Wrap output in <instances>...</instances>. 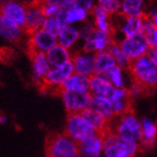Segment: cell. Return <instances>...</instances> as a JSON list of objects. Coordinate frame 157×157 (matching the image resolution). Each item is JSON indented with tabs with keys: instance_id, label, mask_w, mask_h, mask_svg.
Wrapping results in <instances>:
<instances>
[{
	"instance_id": "6da1fadb",
	"label": "cell",
	"mask_w": 157,
	"mask_h": 157,
	"mask_svg": "<svg viewBox=\"0 0 157 157\" xmlns=\"http://www.w3.org/2000/svg\"><path fill=\"white\" fill-rule=\"evenodd\" d=\"M109 132L119 138L139 143L141 137V121L133 111L115 117L109 122Z\"/></svg>"
},
{
	"instance_id": "7a4b0ae2",
	"label": "cell",
	"mask_w": 157,
	"mask_h": 157,
	"mask_svg": "<svg viewBox=\"0 0 157 157\" xmlns=\"http://www.w3.org/2000/svg\"><path fill=\"white\" fill-rule=\"evenodd\" d=\"M128 73L133 81L145 89L157 88V68L147 55L131 61Z\"/></svg>"
},
{
	"instance_id": "3957f363",
	"label": "cell",
	"mask_w": 157,
	"mask_h": 157,
	"mask_svg": "<svg viewBox=\"0 0 157 157\" xmlns=\"http://www.w3.org/2000/svg\"><path fill=\"white\" fill-rule=\"evenodd\" d=\"M46 157H81L77 143L63 134L48 136L45 143Z\"/></svg>"
},
{
	"instance_id": "277c9868",
	"label": "cell",
	"mask_w": 157,
	"mask_h": 157,
	"mask_svg": "<svg viewBox=\"0 0 157 157\" xmlns=\"http://www.w3.org/2000/svg\"><path fill=\"white\" fill-rule=\"evenodd\" d=\"M139 151L138 143L122 140L109 131L104 134L103 157H136Z\"/></svg>"
},
{
	"instance_id": "5b68a950",
	"label": "cell",
	"mask_w": 157,
	"mask_h": 157,
	"mask_svg": "<svg viewBox=\"0 0 157 157\" xmlns=\"http://www.w3.org/2000/svg\"><path fill=\"white\" fill-rule=\"evenodd\" d=\"M64 134L76 143H79L96 133L84 120L81 114H68L65 121Z\"/></svg>"
},
{
	"instance_id": "8992f818",
	"label": "cell",
	"mask_w": 157,
	"mask_h": 157,
	"mask_svg": "<svg viewBox=\"0 0 157 157\" xmlns=\"http://www.w3.org/2000/svg\"><path fill=\"white\" fill-rule=\"evenodd\" d=\"M59 94L68 114H81L90 106L91 95L90 92H71L60 90Z\"/></svg>"
},
{
	"instance_id": "52a82bcc",
	"label": "cell",
	"mask_w": 157,
	"mask_h": 157,
	"mask_svg": "<svg viewBox=\"0 0 157 157\" xmlns=\"http://www.w3.org/2000/svg\"><path fill=\"white\" fill-rule=\"evenodd\" d=\"M117 42L130 61L146 56L150 50L145 37L141 33L132 37L122 38Z\"/></svg>"
},
{
	"instance_id": "ba28073f",
	"label": "cell",
	"mask_w": 157,
	"mask_h": 157,
	"mask_svg": "<svg viewBox=\"0 0 157 157\" xmlns=\"http://www.w3.org/2000/svg\"><path fill=\"white\" fill-rule=\"evenodd\" d=\"M56 44H58L56 37L40 28V29L28 35L27 51L29 54L30 53L46 54Z\"/></svg>"
},
{
	"instance_id": "9c48e42d",
	"label": "cell",
	"mask_w": 157,
	"mask_h": 157,
	"mask_svg": "<svg viewBox=\"0 0 157 157\" xmlns=\"http://www.w3.org/2000/svg\"><path fill=\"white\" fill-rule=\"evenodd\" d=\"M73 74L74 69L71 62L61 65L59 67L51 68L48 75L45 78L44 85L40 90H46V92L48 90H54L58 91V93H59L63 83Z\"/></svg>"
},
{
	"instance_id": "30bf717a",
	"label": "cell",
	"mask_w": 157,
	"mask_h": 157,
	"mask_svg": "<svg viewBox=\"0 0 157 157\" xmlns=\"http://www.w3.org/2000/svg\"><path fill=\"white\" fill-rule=\"evenodd\" d=\"M71 63L75 74L87 77L95 75V54L87 53L81 49L74 51Z\"/></svg>"
},
{
	"instance_id": "8fae6325",
	"label": "cell",
	"mask_w": 157,
	"mask_h": 157,
	"mask_svg": "<svg viewBox=\"0 0 157 157\" xmlns=\"http://www.w3.org/2000/svg\"><path fill=\"white\" fill-rule=\"evenodd\" d=\"M29 56L32 70L31 80L34 85L40 89L44 85L45 78L50 72L51 66L44 53H30Z\"/></svg>"
},
{
	"instance_id": "7c38bea8",
	"label": "cell",
	"mask_w": 157,
	"mask_h": 157,
	"mask_svg": "<svg viewBox=\"0 0 157 157\" xmlns=\"http://www.w3.org/2000/svg\"><path fill=\"white\" fill-rule=\"evenodd\" d=\"M0 14L12 21L21 29L25 30L26 6L16 0H7L0 8Z\"/></svg>"
},
{
	"instance_id": "4fadbf2b",
	"label": "cell",
	"mask_w": 157,
	"mask_h": 157,
	"mask_svg": "<svg viewBox=\"0 0 157 157\" xmlns=\"http://www.w3.org/2000/svg\"><path fill=\"white\" fill-rule=\"evenodd\" d=\"M81 157H103L104 135L94 134L77 143Z\"/></svg>"
},
{
	"instance_id": "5bb4252c",
	"label": "cell",
	"mask_w": 157,
	"mask_h": 157,
	"mask_svg": "<svg viewBox=\"0 0 157 157\" xmlns=\"http://www.w3.org/2000/svg\"><path fill=\"white\" fill-rule=\"evenodd\" d=\"M26 6V14H25V33L29 35L42 27L45 16L41 10L40 4L34 2Z\"/></svg>"
},
{
	"instance_id": "9a60e30c",
	"label": "cell",
	"mask_w": 157,
	"mask_h": 157,
	"mask_svg": "<svg viewBox=\"0 0 157 157\" xmlns=\"http://www.w3.org/2000/svg\"><path fill=\"white\" fill-rule=\"evenodd\" d=\"M141 137L139 140L140 150L151 149L157 141V123L151 118L141 119Z\"/></svg>"
},
{
	"instance_id": "2e32d148",
	"label": "cell",
	"mask_w": 157,
	"mask_h": 157,
	"mask_svg": "<svg viewBox=\"0 0 157 157\" xmlns=\"http://www.w3.org/2000/svg\"><path fill=\"white\" fill-rule=\"evenodd\" d=\"M112 104V109L115 117L121 116L131 111L132 100L128 94L127 89H114L108 97Z\"/></svg>"
},
{
	"instance_id": "e0dca14e",
	"label": "cell",
	"mask_w": 157,
	"mask_h": 157,
	"mask_svg": "<svg viewBox=\"0 0 157 157\" xmlns=\"http://www.w3.org/2000/svg\"><path fill=\"white\" fill-rule=\"evenodd\" d=\"M25 31L12 21L0 14V38L6 41L16 44L23 38Z\"/></svg>"
},
{
	"instance_id": "ac0fdd59",
	"label": "cell",
	"mask_w": 157,
	"mask_h": 157,
	"mask_svg": "<svg viewBox=\"0 0 157 157\" xmlns=\"http://www.w3.org/2000/svg\"><path fill=\"white\" fill-rule=\"evenodd\" d=\"M58 44L74 52L75 46L80 41L79 30L75 25H66L64 26L59 34L56 36Z\"/></svg>"
},
{
	"instance_id": "d6986e66",
	"label": "cell",
	"mask_w": 157,
	"mask_h": 157,
	"mask_svg": "<svg viewBox=\"0 0 157 157\" xmlns=\"http://www.w3.org/2000/svg\"><path fill=\"white\" fill-rule=\"evenodd\" d=\"M81 115L95 133L104 135L108 131L109 121L94 109L89 107L88 109L83 111Z\"/></svg>"
},
{
	"instance_id": "ffe728a7",
	"label": "cell",
	"mask_w": 157,
	"mask_h": 157,
	"mask_svg": "<svg viewBox=\"0 0 157 157\" xmlns=\"http://www.w3.org/2000/svg\"><path fill=\"white\" fill-rule=\"evenodd\" d=\"M90 13L93 18L92 23L94 25L96 30L114 34V29H113V25L111 24L110 15L104 6L97 4L93 8V10L90 11Z\"/></svg>"
},
{
	"instance_id": "44dd1931",
	"label": "cell",
	"mask_w": 157,
	"mask_h": 157,
	"mask_svg": "<svg viewBox=\"0 0 157 157\" xmlns=\"http://www.w3.org/2000/svg\"><path fill=\"white\" fill-rule=\"evenodd\" d=\"M115 89L105 75H93L90 77V93L91 96L109 97Z\"/></svg>"
},
{
	"instance_id": "7402d4cb",
	"label": "cell",
	"mask_w": 157,
	"mask_h": 157,
	"mask_svg": "<svg viewBox=\"0 0 157 157\" xmlns=\"http://www.w3.org/2000/svg\"><path fill=\"white\" fill-rule=\"evenodd\" d=\"M45 56L51 68H56L71 62L73 52L59 44H56L45 54Z\"/></svg>"
},
{
	"instance_id": "603a6c76",
	"label": "cell",
	"mask_w": 157,
	"mask_h": 157,
	"mask_svg": "<svg viewBox=\"0 0 157 157\" xmlns=\"http://www.w3.org/2000/svg\"><path fill=\"white\" fill-rule=\"evenodd\" d=\"M60 90L71 91V92H89L90 77L74 73L63 83Z\"/></svg>"
},
{
	"instance_id": "cb8c5ba5",
	"label": "cell",
	"mask_w": 157,
	"mask_h": 157,
	"mask_svg": "<svg viewBox=\"0 0 157 157\" xmlns=\"http://www.w3.org/2000/svg\"><path fill=\"white\" fill-rule=\"evenodd\" d=\"M120 14L123 17H145V0H122Z\"/></svg>"
},
{
	"instance_id": "d4e9b609",
	"label": "cell",
	"mask_w": 157,
	"mask_h": 157,
	"mask_svg": "<svg viewBox=\"0 0 157 157\" xmlns=\"http://www.w3.org/2000/svg\"><path fill=\"white\" fill-rule=\"evenodd\" d=\"M110 84L116 89H126L130 84L128 70L121 68L119 66L113 67L110 71L105 75Z\"/></svg>"
},
{
	"instance_id": "484cf974",
	"label": "cell",
	"mask_w": 157,
	"mask_h": 157,
	"mask_svg": "<svg viewBox=\"0 0 157 157\" xmlns=\"http://www.w3.org/2000/svg\"><path fill=\"white\" fill-rule=\"evenodd\" d=\"M90 41L92 45L94 54H96L99 52L107 51L108 47L115 40H114V34L95 30L92 37L90 39Z\"/></svg>"
},
{
	"instance_id": "4316f807",
	"label": "cell",
	"mask_w": 157,
	"mask_h": 157,
	"mask_svg": "<svg viewBox=\"0 0 157 157\" xmlns=\"http://www.w3.org/2000/svg\"><path fill=\"white\" fill-rule=\"evenodd\" d=\"M90 108L94 109L98 113L104 116L109 122L115 118L112 109V104L109 98L102 96H91Z\"/></svg>"
},
{
	"instance_id": "83f0119b",
	"label": "cell",
	"mask_w": 157,
	"mask_h": 157,
	"mask_svg": "<svg viewBox=\"0 0 157 157\" xmlns=\"http://www.w3.org/2000/svg\"><path fill=\"white\" fill-rule=\"evenodd\" d=\"M121 18H122V22L119 27V30L120 33L122 35V38L132 37L141 33L142 19L143 18L123 17V16H121Z\"/></svg>"
},
{
	"instance_id": "f1b7e54d",
	"label": "cell",
	"mask_w": 157,
	"mask_h": 157,
	"mask_svg": "<svg viewBox=\"0 0 157 157\" xmlns=\"http://www.w3.org/2000/svg\"><path fill=\"white\" fill-rule=\"evenodd\" d=\"M115 66V60L107 51L95 54V75H105Z\"/></svg>"
},
{
	"instance_id": "f546056e",
	"label": "cell",
	"mask_w": 157,
	"mask_h": 157,
	"mask_svg": "<svg viewBox=\"0 0 157 157\" xmlns=\"http://www.w3.org/2000/svg\"><path fill=\"white\" fill-rule=\"evenodd\" d=\"M141 34L145 37L150 49H157V28L146 16L142 19Z\"/></svg>"
},
{
	"instance_id": "4dcf8cb0",
	"label": "cell",
	"mask_w": 157,
	"mask_h": 157,
	"mask_svg": "<svg viewBox=\"0 0 157 157\" xmlns=\"http://www.w3.org/2000/svg\"><path fill=\"white\" fill-rule=\"evenodd\" d=\"M107 52L111 55V56L114 59L117 66L128 70V68H129V66H130L131 61L126 56V55L123 53V51L121 50V48L120 47V45H119V44L117 41H114L113 44L108 47Z\"/></svg>"
},
{
	"instance_id": "1f68e13d",
	"label": "cell",
	"mask_w": 157,
	"mask_h": 157,
	"mask_svg": "<svg viewBox=\"0 0 157 157\" xmlns=\"http://www.w3.org/2000/svg\"><path fill=\"white\" fill-rule=\"evenodd\" d=\"M65 16L67 25H74L76 23H84L87 21L89 12L80 7H73L66 10Z\"/></svg>"
},
{
	"instance_id": "d6a6232c",
	"label": "cell",
	"mask_w": 157,
	"mask_h": 157,
	"mask_svg": "<svg viewBox=\"0 0 157 157\" xmlns=\"http://www.w3.org/2000/svg\"><path fill=\"white\" fill-rule=\"evenodd\" d=\"M41 28L56 37L61 31L63 26L56 21V19L55 17H48V18H45Z\"/></svg>"
},
{
	"instance_id": "836d02e7",
	"label": "cell",
	"mask_w": 157,
	"mask_h": 157,
	"mask_svg": "<svg viewBox=\"0 0 157 157\" xmlns=\"http://www.w3.org/2000/svg\"><path fill=\"white\" fill-rule=\"evenodd\" d=\"M79 30V36H80V41H85V40H90L93 33L95 32V27L92 22L90 21H86L83 23L82 26L80 28H78Z\"/></svg>"
},
{
	"instance_id": "e575fe53",
	"label": "cell",
	"mask_w": 157,
	"mask_h": 157,
	"mask_svg": "<svg viewBox=\"0 0 157 157\" xmlns=\"http://www.w3.org/2000/svg\"><path fill=\"white\" fill-rule=\"evenodd\" d=\"M36 2L40 4L53 5L62 10H68L75 7V0H36Z\"/></svg>"
},
{
	"instance_id": "d590c367",
	"label": "cell",
	"mask_w": 157,
	"mask_h": 157,
	"mask_svg": "<svg viewBox=\"0 0 157 157\" xmlns=\"http://www.w3.org/2000/svg\"><path fill=\"white\" fill-rule=\"evenodd\" d=\"M126 89H127L128 94H129L131 100L140 97L145 90V88L143 86H141L140 84H138L137 82H135L133 80H132V82H130V84L128 85V87Z\"/></svg>"
},
{
	"instance_id": "8d00e7d4",
	"label": "cell",
	"mask_w": 157,
	"mask_h": 157,
	"mask_svg": "<svg viewBox=\"0 0 157 157\" xmlns=\"http://www.w3.org/2000/svg\"><path fill=\"white\" fill-rule=\"evenodd\" d=\"M121 1L122 0H111L105 5H104L106 11L109 13V15H115V14L121 13Z\"/></svg>"
},
{
	"instance_id": "74e56055",
	"label": "cell",
	"mask_w": 157,
	"mask_h": 157,
	"mask_svg": "<svg viewBox=\"0 0 157 157\" xmlns=\"http://www.w3.org/2000/svg\"><path fill=\"white\" fill-rule=\"evenodd\" d=\"M40 7H41V10H42V12H44L45 18L55 17L56 14H58V12L61 10V9L56 7V6L48 5V4H40Z\"/></svg>"
},
{
	"instance_id": "f35d334b",
	"label": "cell",
	"mask_w": 157,
	"mask_h": 157,
	"mask_svg": "<svg viewBox=\"0 0 157 157\" xmlns=\"http://www.w3.org/2000/svg\"><path fill=\"white\" fill-rule=\"evenodd\" d=\"M97 5L96 0H75V7H80L87 10L89 13Z\"/></svg>"
},
{
	"instance_id": "ab89813d",
	"label": "cell",
	"mask_w": 157,
	"mask_h": 157,
	"mask_svg": "<svg viewBox=\"0 0 157 157\" xmlns=\"http://www.w3.org/2000/svg\"><path fill=\"white\" fill-rule=\"evenodd\" d=\"M146 17H148L151 23L153 24V25L157 28V7L156 8H152L147 13H146Z\"/></svg>"
},
{
	"instance_id": "60d3db41",
	"label": "cell",
	"mask_w": 157,
	"mask_h": 157,
	"mask_svg": "<svg viewBox=\"0 0 157 157\" xmlns=\"http://www.w3.org/2000/svg\"><path fill=\"white\" fill-rule=\"evenodd\" d=\"M147 56L150 58V59L152 61V63L157 68V49H150Z\"/></svg>"
},
{
	"instance_id": "b9f144b4",
	"label": "cell",
	"mask_w": 157,
	"mask_h": 157,
	"mask_svg": "<svg viewBox=\"0 0 157 157\" xmlns=\"http://www.w3.org/2000/svg\"><path fill=\"white\" fill-rule=\"evenodd\" d=\"M8 122V118L5 114H0V124L1 125H5Z\"/></svg>"
},
{
	"instance_id": "7bdbcfd3",
	"label": "cell",
	"mask_w": 157,
	"mask_h": 157,
	"mask_svg": "<svg viewBox=\"0 0 157 157\" xmlns=\"http://www.w3.org/2000/svg\"><path fill=\"white\" fill-rule=\"evenodd\" d=\"M109 1H111V0H96L97 4H98V5H102V6L105 5V4L108 3Z\"/></svg>"
},
{
	"instance_id": "ee69618b",
	"label": "cell",
	"mask_w": 157,
	"mask_h": 157,
	"mask_svg": "<svg viewBox=\"0 0 157 157\" xmlns=\"http://www.w3.org/2000/svg\"><path fill=\"white\" fill-rule=\"evenodd\" d=\"M22 1H28V4H31V3L36 2V0H22ZM28 4H27V5H28Z\"/></svg>"
},
{
	"instance_id": "f6af8a7d",
	"label": "cell",
	"mask_w": 157,
	"mask_h": 157,
	"mask_svg": "<svg viewBox=\"0 0 157 157\" xmlns=\"http://www.w3.org/2000/svg\"><path fill=\"white\" fill-rule=\"evenodd\" d=\"M6 1H7V0H0V8H1V6H2Z\"/></svg>"
},
{
	"instance_id": "bcb514c9",
	"label": "cell",
	"mask_w": 157,
	"mask_h": 157,
	"mask_svg": "<svg viewBox=\"0 0 157 157\" xmlns=\"http://www.w3.org/2000/svg\"></svg>"
}]
</instances>
